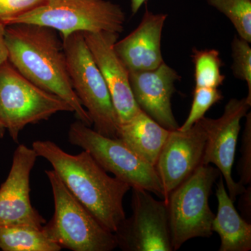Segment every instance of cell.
Masks as SVG:
<instances>
[{
  "instance_id": "1",
  "label": "cell",
  "mask_w": 251,
  "mask_h": 251,
  "mask_svg": "<svg viewBox=\"0 0 251 251\" xmlns=\"http://www.w3.org/2000/svg\"><path fill=\"white\" fill-rule=\"evenodd\" d=\"M5 39L8 60L23 77L65 100L80 122L92 125L73 89L64 44L57 31L38 25L16 23L6 25Z\"/></svg>"
},
{
  "instance_id": "2",
  "label": "cell",
  "mask_w": 251,
  "mask_h": 251,
  "mask_svg": "<svg viewBox=\"0 0 251 251\" xmlns=\"http://www.w3.org/2000/svg\"><path fill=\"white\" fill-rule=\"evenodd\" d=\"M38 156L50 163L66 187L110 232L126 219L123 201L131 187L110 176L87 151L71 154L50 140L32 143Z\"/></svg>"
},
{
  "instance_id": "3",
  "label": "cell",
  "mask_w": 251,
  "mask_h": 251,
  "mask_svg": "<svg viewBox=\"0 0 251 251\" xmlns=\"http://www.w3.org/2000/svg\"><path fill=\"white\" fill-rule=\"evenodd\" d=\"M54 203L52 219L44 230L62 249L73 251H111L117 248L115 233L105 228L66 187L57 173L46 171Z\"/></svg>"
},
{
  "instance_id": "4",
  "label": "cell",
  "mask_w": 251,
  "mask_h": 251,
  "mask_svg": "<svg viewBox=\"0 0 251 251\" xmlns=\"http://www.w3.org/2000/svg\"><path fill=\"white\" fill-rule=\"evenodd\" d=\"M126 21L121 6L107 0H46L5 25L27 23L52 28L62 39L77 31L121 33Z\"/></svg>"
},
{
  "instance_id": "5",
  "label": "cell",
  "mask_w": 251,
  "mask_h": 251,
  "mask_svg": "<svg viewBox=\"0 0 251 251\" xmlns=\"http://www.w3.org/2000/svg\"><path fill=\"white\" fill-rule=\"evenodd\" d=\"M72 87L88 113L94 130L118 138L120 123L101 73L94 62L82 31L62 39Z\"/></svg>"
},
{
  "instance_id": "6",
  "label": "cell",
  "mask_w": 251,
  "mask_h": 251,
  "mask_svg": "<svg viewBox=\"0 0 251 251\" xmlns=\"http://www.w3.org/2000/svg\"><path fill=\"white\" fill-rule=\"evenodd\" d=\"M221 173L210 165H201L175 188L166 201L173 251L193 238L213 234L214 213L209 206L211 189Z\"/></svg>"
},
{
  "instance_id": "7",
  "label": "cell",
  "mask_w": 251,
  "mask_h": 251,
  "mask_svg": "<svg viewBox=\"0 0 251 251\" xmlns=\"http://www.w3.org/2000/svg\"><path fill=\"white\" fill-rule=\"evenodd\" d=\"M60 112L74 110L65 100L23 77L9 60L0 67V118L15 143L25 127Z\"/></svg>"
},
{
  "instance_id": "8",
  "label": "cell",
  "mask_w": 251,
  "mask_h": 251,
  "mask_svg": "<svg viewBox=\"0 0 251 251\" xmlns=\"http://www.w3.org/2000/svg\"><path fill=\"white\" fill-rule=\"evenodd\" d=\"M69 143L87 151L107 173L129 185L164 200L163 186L154 167L143 161L118 138L97 133L80 120L71 125Z\"/></svg>"
},
{
  "instance_id": "9",
  "label": "cell",
  "mask_w": 251,
  "mask_h": 251,
  "mask_svg": "<svg viewBox=\"0 0 251 251\" xmlns=\"http://www.w3.org/2000/svg\"><path fill=\"white\" fill-rule=\"evenodd\" d=\"M131 189L132 215L115 233L117 247L125 251H173L166 201L154 199L145 190Z\"/></svg>"
},
{
  "instance_id": "10",
  "label": "cell",
  "mask_w": 251,
  "mask_h": 251,
  "mask_svg": "<svg viewBox=\"0 0 251 251\" xmlns=\"http://www.w3.org/2000/svg\"><path fill=\"white\" fill-rule=\"evenodd\" d=\"M251 102L247 97L231 99L225 106L222 116L218 119L204 117L200 120L206 133V143L202 165H215L225 179L229 197L234 202L245 187L232 177L241 120L245 117Z\"/></svg>"
},
{
  "instance_id": "11",
  "label": "cell",
  "mask_w": 251,
  "mask_h": 251,
  "mask_svg": "<svg viewBox=\"0 0 251 251\" xmlns=\"http://www.w3.org/2000/svg\"><path fill=\"white\" fill-rule=\"evenodd\" d=\"M32 148L18 145L7 178L0 187V226L41 229L46 220L31 205L30 175L38 158Z\"/></svg>"
},
{
  "instance_id": "12",
  "label": "cell",
  "mask_w": 251,
  "mask_h": 251,
  "mask_svg": "<svg viewBox=\"0 0 251 251\" xmlns=\"http://www.w3.org/2000/svg\"><path fill=\"white\" fill-rule=\"evenodd\" d=\"M87 47L105 83L120 125L130 121L141 110L130 88L129 72L115 52L118 33L82 32Z\"/></svg>"
},
{
  "instance_id": "13",
  "label": "cell",
  "mask_w": 251,
  "mask_h": 251,
  "mask_svg": "<svg viewBox=\"0 0 251 251\" xmlns=\"http://www.w3.org/2000/svg\"><path fill=\"white\" fill-rule=\"evenodd\" d=\"M206 133L198 122L186 130H171L155 166L166 201L170 193L201 166Z\"/></svg>"
},
{
  "instance_id": "14",
  "label": "cell",
  "mask_w": 251,
  "mask_h": 251,
  "mask_svg": "<svg viewBox=\"0 0 251 251\" xmlns=\"http://www.w3.org/2000/svg\"><path fill=\"white\" fill-rule=\"evenodd\" d=\"M180 80L179 74L165 62L153 70L129 73L130 88L138 106L169 130L179 127L172 108V97L176 91L175 83Z\"/></svg>"
},
{
  "instance_id": "15",
  "label": "cell",
  "mask_w": 251,
  "mask_h": 251,
  "mask_svg": "<svg viewBox=\"0 0 251 251\" xmlns=\"http://www.w3.org/2000/svg\"><path fill=\"white\" fill-rule=\"evenodd\" d=\"M167 18L146 9L136 29L116 41L114 49L129 73L153 70L164 62L161 36Z\"/></svg>"
},
{
  "instance_id": "16",
  "label": "cell",
  "mask_w": 251,
  "mask_h": 251,
  "mask_svg": "<svg viewBox=\"0 0 251 251\" xmlns=\"http://www.w3.org/2000/svg\"><path fill=\"white\" fill-rule=\"evenodd\" d=\"M217 214L212 230L221 239L219 251H249L251 249V224L237 212L221 175L216 191Z\"/></svg>"
},
{
  "instance_id": "17",
  "label": "cell",
  "mask_w": 251,
  "mask_h": 251,
  "mask_svg": "<svg viewBox=\"0 0 251 251\" xmlns=\"http://www.w3.org/2000/svg\"><path fill=\"white\" fill-rule=\"evenodd\" d=\"M170 132L141 110L130 121L120 125L117 138L155 168Z\"/></svg>"
},
{
  "instance_id": "18",
  "label": "cell",
  "mask_w": 251,
  "mask_h": 251,
  "mask_svg": "<svg viewBox=\"0 0 251 251\" xmlns=\"http://www.w3.org/2000/svg\"><path fill=\"white\" fill-rule=\"evenodd\" d=\"M0 249L4 251H59L44 228L28 226H0Z\"/></svg>"
},
{
  "instance_id": "19",
  "label": "cell",
  "mask_w": 251,
  "mask_h": 251,
  "mask_svg": "<svg viewBox=\"0 0 251 251\" xmlns=\"http://www.w3.org/2000/svg\"><path fill=\"white\" fill-rule=\"evenodd\" d=\"M191 58L195 67V87L218 88L223 85L226 75L221 73L224 64L219 50L194 48Z\"/></svg>"
},
{
  "instance_id": "20",
  "label": "cell",
  "mask_w": 251,
  "mask_h": 251,
  "mask_svg": "<svg viewBox=\"0 0 251 251\" xmlns=\"http://www.w3.org/2000/svg\"><path fill=\"white\" fill-rule=\"evenodd\" d=\"M209 6L225 15L238 36L251 43V0H206Z\"/></svg>"
},
{
  "instance_id": "21",
  "label": "cell",
  "mask_w": 251,
  "mask_h": 251,
  "mask_svg": "<svg viewBox=\"0 0 251 251\" xmlns=\"http://www.w3.org/2000/svg\"><path fill=\"white\" fill-rule=\"evenodd\" d=\"M193 102L187 118L178 129L186 130L203 118L206 112L216 103L224 99V95L218 88L195 87Z\"/></svg>"
},
{
  "instance_id": "22",
  "label": "cell",
  "mask_w": 251,
  "mask_h": 251,
  "mask_svg": "<svg viewBox=\"0 0 251 251\" xmlns=\"http://www.w3.org/2000/svg\"><path fill=\"white\" fill-rule=\"evenodd\" d=\"M232 71L234 76L247 82L249 94L247 98L251 102V47L250 43L239 36H234L231 44Z\"/></svg>"
},
{
  "instance_id": "23",
  "label": "cell",
  "mask_w": 251,
  "mask_h": 251,
  "mask_svg": "<svg viewBox=\"0 0 251 251\" xmlns=\"http://www.w3.org/2000/svg\"><path fill=\"white\" fill-rule=\"evenodd\" d=\"M246 117L245 126L242 135L241 158L239 162V182L243 186L251 182V113L248 112Z\"/></svg>"
},
{
  "instance_id": "24",
  "label": "cell",
  "mask_w": 251,
  "mask_h": 251,
  "mask_svg": "<svg viewBox=\"0 0 251 251\" xmlns=\"http://www.w3.org/2000/svg\"><path fill=\"white\" fill-rule=\"evenodd\" d=\"M46 0H0V21L6 23L34 9Z\"/></svg>"
},
{
  "instance_id": "25",
  "label": "cell",
  "mask_w": 251,
  "mask_h": 251,
  "mask_svg": "<svg viewBox=\"0 0 251 251\" xmlns=\"http://www.w3.org/2000/svg\"><path fill=\"white\" fill-rule=\"evenodd\" d=\"M240 209L245 219L251 221V186L245 188L244 192L241 193Z\"/></svg>"
},
{
  "instance_id": "26",
  "label": "cell",
  "mask_w": 251,
  "mask_h": 251,
  "mask_svg": "<svg viewBox=\"0 0 251 251\" xmlns=\"http://www.w3.org/2000/svg\"><path fill=\"white\" fill-rule=\"evenodd\" d=\"M6 27V25L0 21V67L9 59V51L5 39Z\"/></svg>"
},
{
  "instance_id": "27",
  "label": "cell",
  "mask_w": 251,
  "mask_h": 251,
  "mask_svg": "<svg viewBox=\"0 0 251 251\" xmlns=\"http://www.w3.org/2000/svg\"><path fill=\"white\" fill-rule=\"evenodd\" d=\"M148 0H131L130 1V10L133 15L136 14L139 11L144 3L146 2Z\"/></svg>"
},
{
  "instance_id": "28",
  "label": "cell",
  "mask_w": 251,
  "mask_h": 251,
  "mask_svg": "<svg viewBox=\"0 0 251 251\" xmlns=\"http://www.w3.org/2000/svg\"><path fill=\"white\" fill-rule=\"evenodd\" d=\"M6 128H5L4 124L0 118V138H4L5 132H6Z\"/></svg>"
}]
</instances>
